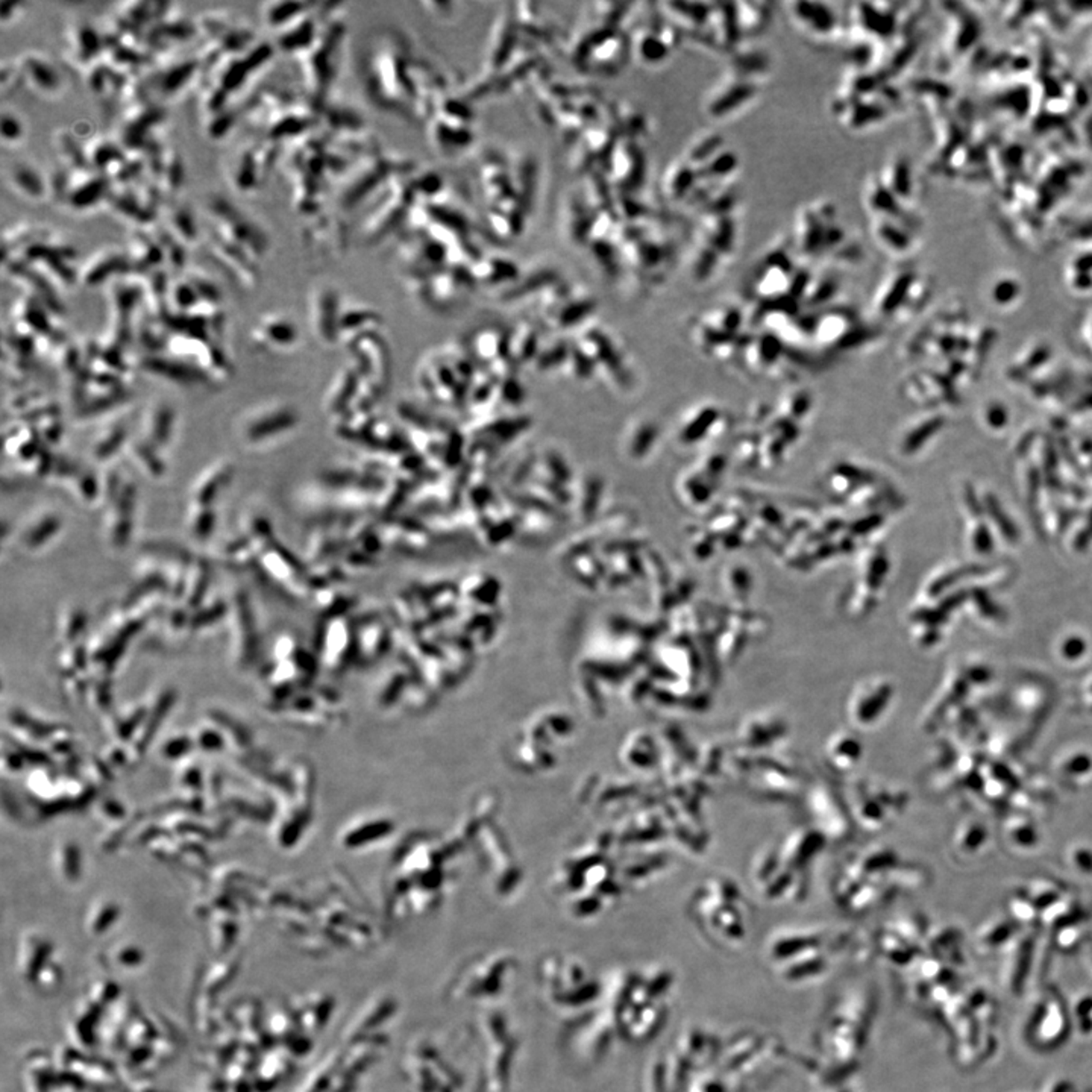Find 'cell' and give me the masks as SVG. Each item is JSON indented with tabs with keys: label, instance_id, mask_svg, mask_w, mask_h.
<instances>
[{
	"label": "cell",
	"instance_id": "1",
	"mask_svg": "<svg viewBox=\"0 0 1092 1092\" xmlns=\"http://www.w3.org/2000/svg\"><path fill=\"white\" fill-rule=\"evenodd\" d=\"M791 249L799 257L819 260L833 258L838 261H853L859 257L856 245L839 223L835 205L827 200L804 205L800 208L793 226Z\"/></svg>",
	"mask_w": 1092,
	"mask_h": 1092
},
{
	"label": "cell",
	"instance_id": "2",
	"mask_svg": "<svg viewBox=\"0 0 1092 1092\" xmlns=\"http://www.w3.org/2000/svg\"><path fill=\"white\" fill-rule=\"evenodd\" d=\"M745 316L735 305L706 311L690 324L692 340L699 351L720 362H736L750 332H744Z\"/></svg>",
	"mask_w": 1092,
	"mask_h": 1092
},
{
	"label": "cell",
	"instance_id": "3",
	"mask_svg": "<svg viewBox=\"0 0 1092 1092\" xmlns=\"http://www.w3.org/2000/svg\"><path fill=\"white\" fill-rule=\"evenodd\" d=\"M812 347L823 354L854 351L871 340L874 332L862 322L856 311L830 305L818 311H807Z\"/></svg>",
	"mask_w": 1092,
	"mask_h": 1092
},
{
	"label": "cell",
	"instance_id": "4",
	"mask_svg": "<svg viewBox=\"0 0 1092 1092\" xmlns=\"http://www.w3.org/2000/svg\"><path fill=\"white\" fill-rule=\"evenodd\" d=\"M789 247L791 245L768 251L751 272L746 292L757 305L778 304L784 300L797 304L793 300V292L800 269L795 266Z\"/></svg>",
	"mask_w": 1092,
	"mask_h": 1092
},
{
	"label": "cell",
	"instance_id": "5",
	"mask_svg": "<svg viewBox=\"0 0 1092 1092\" xmlns=\"http://www.w3.org/2000/svg\"><path fill=\"white\" fill-rule=\"evenodd\" d=\"M727 466L729 458L721 452H714L684 469L675 483V495L680 503L688 509H706L718 495Z\"/></svg>",
	"mask_w": 1092,
	"mask_h": 1092
},
{
	"label": "cell",
	"instance_id": "6",
	"mask_svg": "<svg viewBox=\"0 0 1092 1092\" xmlns=\"http://www.w3.org/2000/svg\"><path fill=\"white\" fill-rule=\"evenodd\" d=\"M872 483L876 484V477L861 463L839 460L830 466L829 471L823 475V488L825 494L840 503L848 505L853 510L870 509L872 498Z\"/></svg>",
	"mask_w": 1092,
	"mask_h": 1092
},
{
	"label": "cell",
	"instance_id": "7",
	"mask_svg": "<svg viewBox=\"0 0 1092 1092\" xmlns=\"http://www.w3.org/2000/svg\"><path fill=\"white\" fill-rule=\"evenodd\" d=\"M788 16L793 27L818 44H831L846 38V27L839 14L827 4H789Z\"/></svg>",
	"mask_w": 1092,
	"mask_h": 1092
},
{
	"label": "cell",
	"instance_id": "8",
	"mask_svg": "<svg viewBox=\"0 0 1092 1092\" xmlns=\"http://www.w3.org/2000/svg\"><path fill=\"white\" fill-rule=\"evenodd\" d=\"M757 74L733 66L730 76L721 82L706 102V111L714 119H725L750 105L759 96Z\"/></svg>",
	"mask_w": 1092,
	"mask_h": 1092
},
{
	"label": "cell",
	"instance_id": "9",
	"mask_svg": "<svg viewBox=\"0 0 1092 1092\" xmlns=\"http://www.w3.org/2000/svg\"><path fill=\"white\" fill-rule=\"evenodd\" d=\"M921 277L912 269H898L889 273L880 284L876 296L872 300V307L878 317L893 319L906 307L908 300H924L927 285L921 281Z\"/></svg>",
	"mask_w": 1092,
	"mask_h": 1092
},
{
	"label": "cell",
	"instance_id": "10",
	"mask_svg": "<svg viewBox=\"0 0 1092 1092\" xmlns=\"http://www.w3.org/2000/svg\"><path fill=\"white\" fill-rule=\"evenodd\" d=\"M210 210L219 223L217 236L246 249L247 253L257 254V257L266 251V234L234 205L223 198H214L211 200Z\"/></svg>",
	"mask_w": 1092,
	"mask_h": 1092
},
{
	"label": "cell",
	"instance_id": "11",
	"mask_svg": "<svg viewBox=\"0 0 1092 1092\" xmlns=\"http://www.w3.org/2000/svg\"><path fill=\"white\" fill-rule=\"evenodd\" d=\"M729 416L718 405L704 404L690 410L678 424L675 439L682 447H698L720 434Z\"/></svg>",
	"mask_w": 1092,
	"mask_h": 1092
},
{
	"label": "cell",
	"instance_id": "12",
	"mask_svg": "<svg viewBox=\"0 0 1092 1092\" xmlns=\"http://www.w3.org/2000/svg\"><path fill=\"white\" fill-rule=\"evenodd\" d=\"M74 258H76V251L74 247L44 242V238L29 243L21 249V261L46 266V270L52 275L53 278L58 279L59 283L66 284V285L76 283V278L79 277L76 270L70 266V261Z\"/></svg>",
	"mask_w": 1092,
	"mask_h": 1092
},
{
	"label": "cell",
	"instance_id": "13",
	"mask_svg": "<svg viewBox=\"0 0 1092 1092\" xmlns=\"http://www.w3.org/2000/svg\"><path fill=\"white\" fill-rule=\"evenodd\" d=\"M272 57L273 48L269 43H260L243 55L232 57L231 61H228L225 67L222 68L215 87L223 90L226 95L234 93L237 90L242 89L243 85L246 84L249 76L255 74L258 68L263 67L264 64L269 63V59Z\"/></svg>",
	"mask_w": 1092,
	"mask_h": 1092
},
{
	"label": "cell",
	"instance_id": "14",
	"mask_svg": "<svg viewBox=\"0 0 1092 1092\" xmlns=\"http://www.w3.org/2000/svg\"><path fill=\"white\" fill-rule=\"evenodd\" d=\"M163 108L160 106H140L136 113L128 117L121 129V144L134 152L144 151L152 146V129L163 121Z\"/></svg>",
	"mask_w": 1092,
	"mask_h": 1092
},
{
	"label": "cell",
	"instance_id": "15",
	"mask_svg": "<svg viewBox=\"0 0 1092 1092\" xmlns=\"http://www.w3.org/2000/svg\"><path fill=\"white\" fill-rule=\"evenodd\" d=\"M132 272L134 268L129 255L116 249H106L90 260L89 264L79 272V279L87 287H98L113 277Z\"/></svg>",
	"mask_w": 1092,
	"mask_h": 1092
},
{
	"label": "cell",
	"instance_id": "16",
	"mask_svg": "<svg viewBox=\"0 0 1092 1092\" xmlns=\"http://www.w3.org/2000/svg\"><path fill=\"white\" fill-rule=\"evenodd\" d=\"M293 425V411L281 409V407L269 410L264 409L247 420V426L245 428V439L249 443H260V441H266V439H270L269 436H277V434H281L283 431L290 430Z\"/></svg>",
	"mask_w": 1092,
	"mask_h": 1092
},
{
	"label": "cell",
	"instance_id": "17",
	"mask_svg": "<svg viewBox=\"0 0 1092 1092\" xmlns=\"http://www.w3.org/2000/svg\"><path fill=\"white\" fill-rule=\"evenodd\" d=\"M110 184L111 179L106 178V175H87L85 178L79 179L76 184H68L66 200L74 210H89L102 200H108Z\"/></svg>",
	"mask_w": 1092,
	"mask_h": 1092
},
{
	"label": "cell",
	"instance_id": "18",
	"mask_svg": "<svg viewBox=\"0 0 1092 1092\" xmlns=\"http://www.w3.org/2000/svg\"><path fill=\"white\" fill-rule=\"evenodd\" d=\"M872 237L883 251L891 255H906L914 246V234L910 226L900 222L872 219Z\"/></svg>",
	"mask_w": 1092,
	"mask_h": 1092
},
{
	"label": "cell",
	"instance_id": "19",
	"mask_svg": "<svg viewBox=\"0 0 1092 1092\" xmlns=\"http://www.w3.org/2000/svg\"><path fill=\"white\" fill-rule=\"evenodd\" d=\"M20 70L38 91L46 95L57 93L63 84L58 70L38 53H25L20 58Z\"/></svg>",
	"mask_w": 1092,
	"mask_h": 1092
},
{
	"label": "cell",
	"instance_id": "20",
	"mask_svg": "<svg viewBox=\"0 0 1092 1092\" xmlns=\"http://www.w3.org/2000/svg\"><path fill=\"white\" fill-rule=\"evenodd\" d=\"M698 184V170L692 168L684 158L669 168L665 181H663L665 196L667 199L671 202H686V204L692 198Z\"/></svg>",
	"mask_w": 1092,
	"mask_h": 1092
},
{
	"label": "cell",
	"instance_id": "21",
	"mask_svg": "<svg viewBox=\"0 0 1092 1092\" xmlns=\"http://www.w3.org/2000/svg\"><path fill=\"white\" fill-rule=\"evenodd\" d=\"M883 170L885 174L878 178L882 181V184L889 190V193L903 207L912 204L915 195L914 175H912V168L909 166L908 160L904 157H897L885 166Z\"/></svg>",
	"mask_w": 1092,
	"mask_h": 1092
},
{
	"label": "cell",
	"instance_id": "22",
	"mask_svg": "<svg viewBox=\"0 0 1092 1092\" xmlns=\"http://www.w3.org/2000/svg\"><path fill=\"white\" fill-rule=\"evenodd\" d=\"M200 70H202L200 59H184L158 74L157 78L153 79V87L158 90L160 96L175 98L193 81Z\"/></svg>",
	"mask_w": 1092,
	"mask_h": 1092
},
{
	"label": "cell",
	"instance_id": "23",
	"mask_svg": "<svg viewBox=\"0 0 1092 1092\" xmlns=\"http://www.w3.org/2000/svg\"><path fill=\"white\" fill-rule=\"evenodd\" d=\"M232 477V466L228 463H219L211 466L207 472L199 477L193 488V501L196 503V507H205L210 509L215 496L221 495L222 490L226 488V484L230 483Z\"/></svg>",
	"mask_w": 1092,
	"mask_h": 1092
},
{
	"label": "cell",
	"instance_id": "24",
	"mask_svg": "<svg viewBox=\"0 0 1092 1092\" xmlns=\"http://www.w3.org/2000/svg\"><path fill=\"white\" fill-rule=\"evenodd\" d=\"M108 202L119 214L136 221L140 225H147L155 219L153 200L142 199L140 195H134L129 190L119 193L111 191Z\"/></svg>",
	"mask_w": 1092,
	"mask_h": 1092
},
{
	"label": "cell",
	"instance_id": "25",
	"mask_svg": "<svg viewBox=\"0 0 1092 1092\" xmlns=\"http://www.w3.org/2000/svg\"><path fill=\"white\" fill-rule=\"evenodd\" d=\"M72 52L79 63H91L99 58L100 53L105 49V38L100 35L95 27L90 23H81L72 32Z\"/></svg>",
	"mask_w": 1092,
	"mask_h": 1092
},
{
	"label": "cell",
	"instance_id": "26",
	"mask_svg": "<svg viewBox=\"0 0 1092 1092\" xmlns=\"http://www.w3.org/2000/svg\"><path fill=\"white\" fill-rule=\"evenodd\" d=\"M315 43L316 25L310 16H302L293 21L278 38V46L284 52L308 51L315 46Z\"/></svg>",
	"mask_w": 1092,
	"mask_h": 1092
},
{
	"label": "cell",
	"instance_id": "27",
	"mask_svg": "<svg viewBox=\"0 0 1092 1092\" xmlns=\"http://www.w3.org/2000/svg\"><path fill=\"white\" fill-rule=\"evenodd\" d=\"M635 48L642 63L650 64V66L665 63L673 52V49L663 42V38L659 35L654 27H645L644 31L639 32Z\"/></svg>",
	"mask_w": 1092,
	"mask_h": 1092
},
{
	"label": "cell",
	"instance_id": "28",
	"mask_svg": "<svg viewBox=\"0 0 1092 1092\" xmlns=\"http://www.w3.org/2000/svg\"><path fill=\"white\" fill-rule=\"evenodd\" d=\"M735 11L742 37L760 34L771 20V11L761 4H735Z\"/></svg>",
	"mask_w": 1092,
	"mask_h": 1092
},
{
	"label": "cell",
	"instance_id": "29",
	"mask_svg": "<svg viewBox=\"0 0 1092 1092\" xmlns=\"http://www.w3.org/2000/svg\"><path fill=\"white\" fill-rule=\"evenodd\" d=\"M85 153H87L90 168H98V174L105 175V172H108L113 166L121 168V164L127 161L121 146L110 140H96L89 147V151H85Z\"/></svg>",
	"mask_w": 1092,
	"mask_h": 1092
},
{
	"label": "cell",
	"instance_id": "30",
	"mask_svg": "<svg viewBox=\"0 0 1092 1092\" xmlns=\"http://www.w3.org/2000/svg\"><path fill=\"white\" fill-rule=\"evenodd\" d=\"M132 510V496H121V501L117 503L114 513L108 518L106 524V533H108V541H110L113 548H123L127 542L128 533H129V520H131Z\"/></svg>",
	"mask_w": 1092,
	"mask_h": 1092
},
{
	"label": "cell",
	"instance_id": "31",
	"mask_svg": "<svg viewBox=\"0 0 1092 1092\" xmlns=\"http://www.w3.org/2000/svg\"><path fill=\"white\" fill-rule=\"evenodd\" d=\"M258 336L264 339L266 343H272L277 347H290L296 341L298 332L292 322L278 316V317L264 319L258 328Z\"/></svg>",
	"mask_w": 1092,
	"mask_h": 1092
},
{
	"label": "cell",
	"instance_id": "32",
	"mask_svg": "<svg viewBox=\"0 0 1092 1092\" xmlns=\"http://www.w3.org/2000/svg\"><path fill=\"white\" fill-rule=\"evenodd\" d=\"M11 179L16 185L17 189L20 190L21 193L29 196L32 199H40L46 195V185L42 175L38 174L35 168L27 166V164H17L16 168L11 172Z\"/></svg>",
	"mask_w": 1092,
	"mask_h": 1092
},
{
	"label": "cell",
	"instance_id": "33",
	"mask_svg": "<svg viewBox=\"0 0 1092 1092\" xmlns=\"http://www.w3.org/2000/svg\"><path fill=\"white\" fill-rule=\"evenodd\" d=\"M308 8H310V4H305V2H275L268 6L264 16H266L269 27H290L293 21L300 19Z\"/></svg>",
	"mask_w": 1092,
	"mask_h": 1092
},
{
	"label": "cell",
	"instance_id": "34",
	"mask_svg": "<svg viewBox=\"0 0 1092 1092\" xmlns=\"http://www.w3.org/2000/svg\"><path fill=\"white\" fill-rule=\"evenodd\" d=\"M311 127V119L308 116H300L294 113H285L281 114L278 121H273L272 127L269 129V138L272 142H279L283 138L298 136L300 132L307 131Z\"/></svg>",
	"mask_w": 1092,
	"mask_h": 1092
},
{
	"label": "cell",
	"instance_id": "35",
	"mask_svg": "<svg viewBox=\"0 0 1092 1092\" xmlns=\"http://www.w3.org/2000/svg\"><path fill=\"white\" fill-rule=\"evenodd\" d=\"M38 520H40V524H37V520H34L35 524L29 526L27 534H23V543L27 548H32V550L40 548V545H43L44 542H48L61 526L57 516L44 515Z\"/></svg>",
	"mask_w": 1092,
	"mask_h": 1092
},
{
	"label": "cell",
	"instance_id": "36",
	"mask_svg": "<svg viewBox=\"0 0 1092 1092\" xmlns=\"http://www.w3.org/2000/svg\"><path fill=\"white\" fill-rule=\"evenodd\" d=\"M261 160L257 153L253 151H246L240 158V163L237 168L236 185L242 191H249L254 187H257L258 175H260V168H261Z\"/></svg>",
	"mask_w": 1092,
	"mask_h": 1092
},
{
	"label": "cell",
	"instance_id": "37",
	"mask_svg": "<svg viewBox=\"0 0 1092 1092\" xmlns=\"http://www.w3.org/2000/svg\"><path fill=\"white\" fill-rule=\"evenodd\" d=\"M170 225L174 230V236L178 240H183L184 243L195 242L198 238V228H196V221L191 211L185 207H179L174 211Z\"/></svg>",
	"mask_w": 1092,
	"mask_h": 1092
},
{
	"label": "cell",
	"instance_id": "38",
	"mask_svg": "<svg viewBox=\"0 0 1092 1092\" xmlns=\"http://www.w3.org/2000/svg\"><path fill=\"white\" fill-rule=\"evenodd\" d=\"M149 424L152 425V428L147 431L151 443H158V445L166 443L168 439V430L172 431V425H174L172 410H168V407L153 410Z\"/></svg>",
	"mask_w": 1092,
	"mask_h": 1092
},
{
	"label": "cell",
	"instance_id": "39",
	"mask_svg": "<svg viewBox=\"0 0 1092 1092\" xmlns=\"http://www.w3.org/2000/svg\"><path fill=\"white\" fill-rule=\"evenodd\" d=\"M161 179L168 191L176 193L184 181V164L176 152H164Z\"/></svg>",
	"mask_w": 1092,
	"mask_h": 1092
},
{
	"label": "cell",
	"instance_id": "40",
	"mask_svg": "<svg viewBox=\"0 0 1092 1092\" xmlns=\"http://www.w3.org/2000/svg\"><path fill=\"white\" fill-rule=\"evenodd\" d=\"M635 436V441H633V443H630L631 449L635 451L636 457H646L652 451L651 448L656 447L657 441L660 437V431L657 428L656 424L644 422L636 431Z\"/></svg>",
	"mask_w": 1092,
	"mask_h": 1092
},
{
	"label": "cell",
	"instance_id": "41",
	"mask_svg": "<svg viewBox=\"0 0 1092 1092\" xmlns=\"http://www.w3.org/2000/svg\"><path fill=\"white\" fill-rule=\"evenodd\" d=\"M725 586L729 588L730 594L736 597H744L750 592L753 588V578H751L750 569H746L742 565H733L725 571L724 575Z\"/></svg>",
	"mask_w": 1092,
	"mask_h": 1092
},
{
	"label": "cell",
	"instance_id": "42",
	"mask_svg": "<svg viewBox=\"0 0 1092 1092\" xmlns=\"http://www.w3.org/2000/svg\"><path fill=\"white\" fill-rule=\"evenodd\" d=\"M172 298L179 310L184 311L190 310L191 307H196L198 302H200L199 294L189 279L175 284L172 289Z\"/></svg>",
	"mask_w": 1092,
	"mask_h": 1092
},
{
	"label": "cell",
	"instance_id": "43",
	"mask_svg": "<svg viewBox=\"0 0 1092 1092\" xmlns=\"http://www.w3.org/2000/svg\"><path fill=\"white\" fill-rule=\"evenodd\" d=\"M187 279H189L190 283L193 284V287H195L196 292L199 294L200 300H205V302H208L211 305L221 302V290L217 289V285L213 281L205 278L202 275H198V273H191Z\"/></svg>",
	"mask_w": 1092,
	"mask_h": 1092
},
{
	"label": "cell",
	"instance_id": "44",
	"mask_svg": "<svg viewBox=\"0 0 1092 1092\" xmlns=\"http://www.w3.org/2000/svg\"><path fill=\"white\" fill-rule=\"evenodd\" d=\"M210 510L205 509V507H198V511H196L195 515L191 516V522H190L193 536L199 537L202 541L210 536L213 526H214V518L211 515Z\"/></svg>",
	"mask_w": 1092,
	"mask_h": 1092
},
{
	"label": "cell",
	"instance_id": "45",
	"mask_svg": "<svg viewBox=\"0 0 1092 1092\" xmlns=\"http://www.w3.org/2000/svg\"><path fill=\"white\" fill-rule=\"evenodd\" d=\"M234 123H236V117L232 114L231 110L226 108V110L221 111V113H217V114L213 116L210 123H208L207 131H208V136L211 138L219 140L222 136H225L226 132L234 127Z\"/></svg>",
	"mask_w": 1092,
	"mask_h": 1092
},
{
	"label": "cell",
	"instance_id": "46",
	"mask_svg": "<svg viewBox=\"0 0 1092 1092\" xmlns=\"http://www.w3.org/2000/svg\"><path fill=\"white\" fill-rule=\"evenodd\" d=\"M0 131H2V138L5 142H19L21 136H23V125L19 121V117L14 116L10 111H4L2 113V121H0Z\"/></svg>",
	"mask_w": 1092,
	"mask_h": 1092
},
{
	"label": "cell",
	"instance_id": "47",
	"mask_svg": "<svg viewBox=\"0 0 1092 1092\" xmlns=\"http://www.w3.org/2000/svg\"><path fill=\"white\" fill-rule=\"evenodd\" d=\"M328 292H330V290H328ZM328 292L322 294L321 300H317V307H319V311H321L322 315L319 316V319H317V326H319V330L322 332V336H326V332H328V328H326V326L332 325V308H334V305H332L334 304V300H332V294L328 293Z\"/></svg>",
	"mask_w": 1092,
	"mask_h": 1092
},
{
	"label": "cell",
	"instance_id": "48",
	"mask_svg": "<svg viewBox=\"0 0 1092 1092\" xmlns=\"http://www.w3.org/2000/svg\"><path fill=\"white\" fill-rule=\"evenodd\" d=\"M19 5H20L19 2H4L2 6H0V17H2V21L10 20V17L14 16L16 8Z\"/></svg>",
	"mask_w": 1092,
	"mask_h": 1092
}]
</instances>
